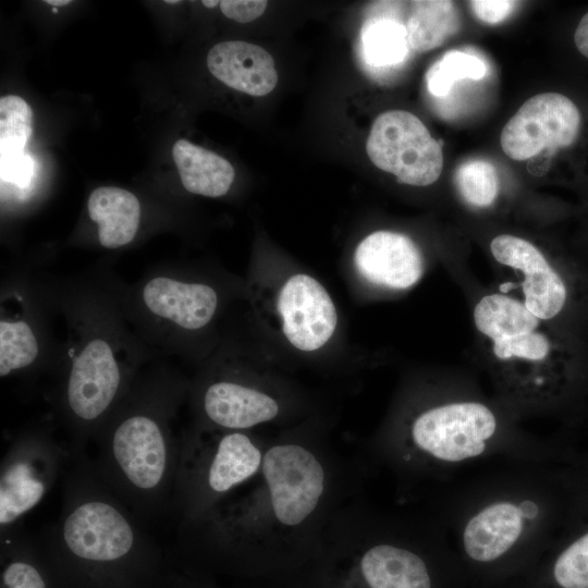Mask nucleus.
<instances>
[{
    "label": "nucleus",
    "instance_id": "6ab92c4d",
    "mask_svg": "<svg viewBox=\"0 0 588 588\" xmlns=\"http://www.w3.org/2000/svg\"><path fill=\"white\" fill-rule=\"evenodd\" d=\"M1 588H50L46 567L49 561L38 539L21 524L0 532Z\"/></svg>",
    "mask_w": 588,
    "mask_h": 588
},
{
    "label": "nucleus",
    "instance_id": "39448f33",
    "mask_svg": "<svg viewBox=\"0 0 588 588\" xmlns=\"http://www.w3.org/2000/svg\"><path fill=\"white\" fill-rule=\"evenodd\" d=\"M442 539L433 522L378 511L359 494L333 513L307 563L362 588H433L428 559Z\"/></svg>",
    "mask_w": 588,
    "mask_h": 588
},
{
    "label": "nucleus",
    "instance_id": "2eb2a0df",
    "mask_svg": "<svg viewBox=\"0 0 588 588\" xmlns=\"http://www.w3.org/2000/svg\"><path fill=\"white\" fill-rule=\"evenodd\" d=\"M354 264L366 282L391 292L414 287L427 269L420 246L408 235L388 230L363 238L355 249Z\"/></svg>",
    "mask_w": 588,
    "mask_h": 588
},
{
    "label": "nucleus",
    "instance_id": "4be33fe9",
    "mask_svg": "<svg viewBox=\"0 0 588 588\" xmlns=\"http://www.w3.org/2000/svg\"><path fill=\"white\" fill-rule=\"evenodd\" d=\"M362 47L369 64L375 66L400 64L411 49L405 24L388 17L367 21L362 29Z\"/></svg>",
    "mask_w": 588,
    "mask_h": 588
},
{
    "label": "nucleus",
    "instance_id": "cd10ccee",
    "mask_svg": "<svg viewBox=\"0 0 588 588\" xmlns=\"http://www.w3.org/2000/svg\"><path fill=\"white\" fill-rule=\"evenodd\" d=\"M262 0H223L220 1L222 13L236 22L247 23L258 19L267 9Z\"/></svg>",
    "mask_w": 588,
    "mask_h": 588
},
{
    "label": "nucleus",
    "instance_id": "5701e85b",
    "mask_svg": "<svg viewBox=\"0 0 588 588\" xmlns=\"http://www.w3.org/2000/svg\"><path fill=\"white\" fill-rule=\"evenodd\" d=\"M454 185L462 201L473 209L492 207L500 192L494 166L481 159L461 163L454 173Z\"/></svg>",
    "mask_w": 588,
    "mask_h": 588
},
{
    "label": "nucleus",
    "instance_id": "dca6fc26",
    "mask_svg": "<svg viewBox=\"0 0 588 588\" xmlns=\"http://www.w3.org/2000/svg\"><path fill=\"white\" fill-rule=\"evenodd\" d=\"M207 66L220 82L250 96L269 94L278 82L271 54L247 41L229 40L215 45L208 52Z\"/></svg>",
    "mask_w": 588,
    "mask_h": 588
},
{
    "label": "nucleus",
    "instance_id": "20e7f679",
    "mask_svg": "<svg viewBox=\"0 0 588 588\" xmlns=\"http://www.w3.org/2000/svg\"><path fill=\"white\" fill-rule=\"evenodd\" d=\"M38 540L70 588H145L161 562L143 520L100 479L86 453L71 457L60 515Z\"/></svg>",
    "mask_w": 588,
    "mask_h": 588
},
{
    "label": "nucleus",
    "instance_id": "f8f14e48",
    "mask_svg": "<svg viewBox=\"0 0 588 588\" xmlns=\"http://www.w3.org/2000/svg\"><path fill=\"white\" fill-rule=\"evenodd\" d=\"M121 373L110 345L101 339L87 343L75 357L65 387V403L81 432L75 453H85L90 429L110 411L118 397Z\"/></svg>",
    "mask_w": 588,
    "mask_h": 588
},
{
    "label": "nucleus",
    "instance_id": "6e6552de",
    "mask_svg": "<svg viewBox=\"0 0 588 588\" xmlns=\"http://www.w3.org/2000/svg\"><path fill=\"white\" fill-rule=\"evenodd\" d=\"M250 431L198 427L180 440L170 511L180 531L206 517L260 471L269 444Z\"/></svg>",
    "mask_w": 588,
    "mask_h": 588
},
{
    "label": "nucleus",
    "instance_id": "b1692460",
    "mask_svg": "<svg viewBox=\"0 0 588 588\" xmlns=\"http://www.w3.org/2000/svg\"><path fill=\"white\" fill-rule=\"evenodd\" d=\"M486 63L477 56L450 50L436 61L426 73L429 93L436 97L448 95L453 85L464 78L481 79L487 74Z\"/></svg>",
    "mask_w": 588,
    "mask_h": 588
},
{
    "label": "nucleus",
    "instance_id": "c756f323",
    "mask_svg": "<svg viewBox=\"0 0 588 588\" xmlns=\"http://www.w3.org/2000/svg\"><path fill=\"white\" fill-rule=\"evenodd\" d=\"M515 1L507 0H476L469 1L474 14L482 22L497 24L505 20L513 9Z\"/></svg>",
    "mask_w": 588,
    "mask_h": 588
},
{
    "label": "nucleus",
    "instance_id": "f03ea898",
    "mask_svg": "<svg viewBox=\"0 0 588 588\" xmlns=\"http://www.w3.org/2000/svg\"><path fill=\"white\" fill-rule=\"evenodd\" d=\"M520 420L467 373L444 371L407 385L357 458L367 470L389 469L405 489L499 454L540 463L543 449Z\"/></svg>",
    "mask_w": 588,
    "mask_h": 588
},
{
    "label": "nucleus",
    "instance_id": "ddd939ff",
    "mask_svg": "<svg viewBox=\"0 0 588 588\" xmlns=\"http://www.w3.org/2000/svg\"><path fill=\"white\" fill-rule=\"evenodd\" d=\"M287 395L277 389L237 379H217L203 388L200 427L250 431L287 415Z\"/></svg>",
    "mask_w": 588,
    "mask_h": 588
},
{
    "label": "nucleus",
    "instance_id": "2f4dec72",
    "mask_svg": "<svg viewBox=\"0 0 588 588\" xmlns=\"http://www.w3.org/2000/svg\"><path fill=\"white\" fill-rule=\"evenodd\" d=\"M45 2L48 4H52L54 8H57L58 5H65L70 3L71 1L70 0H47Z\"/></svg>",
    "mask_w": 588,
    "mask_h": 588
},
{
    "label": "nucleus",
    "instance_id": "0eeeda50",
    "mask_svg": "<svg viewBox=\"0 0 588 588\" xmlns=\"http://www.w3.org/2000/svg\"><path fill=\"white\" fill-rule=\"evenodd\" d=\"M488 250L512 294L537 318L588 340V269L567 252H551L513 233L493 236Z\"/></svg>",
    "mask_w": 588,
    "mask_h": 588
},
{
    "label": "nucleus",
    "instance_id": "412c9836",
    "mask_svg": "<svg viewBox=\"0 0 588 588\" xmlns=\"http://www.w3.org/2000/svg\"><path fill=\"white\" fill-rule=\"evenodd\" d=\"M405 27L411 49L421 53L438 48L458 32L461 17L452 1H415Z\"/></svg>",
    "mask_w": 588,
    "mask_h": 588
},
{
    "label": "nucleus",
    "instance_id": "423d86ee",
    "mask_svg": "<svg viewBox=\"0 0 588 588\" xmlns=\"http://www.w3.org/2000/svg\"><path fill=\"white\" fill-rule=\"evenodd\" d=\"M540 467L470 492L455 510L453 530L471 562L491 565L548 539L552 502Z\"/></svg>",
    "mask_w": 588,
    "mask_h": 588
},
{
    "label": "nucleus",
    "instance_id": "aec40b11",
    "mask_svg": "<svg viewBox=\"0 0 588 588\" xmlns=\"http://www.w3.org/2000/svg\"><path fill=\"white\" fill-rule=\"evenodd\" d=\"M172 157L183 186L193 194L220 197L233 183L235 173L228 160L186 139L173 145Z\"/></svg>",
    "mask_w": 588,
    "mask_h": 588
},
{
    "label": "nucleus",
    "instance_id": "f3484780",
    "mask_svg": "<svg viewBox=\"0 0 588 588\" xmlns=\"http://www.w3.org/2000/svg\"><path fill=\"white\" fill-rule=\"evenodd\" d=\"M143 299L152 314L188 330L205 327L212 319L218 305L217 293L211 286L167 277L148 281Z\"/></svg>",
    "mask_w": 588,
    "mask_h": 588
},
{
    "label": "nucleus",
    "instance_id": "393cba45",
    "mask_svg": "<svg viewBox=\"0 0 588 588\" xmlns=\"http://www.w3.org/2000/svg\"><path fill=\"white\" fill-rule=\"evenodd\" d=\"M33 112L21 97L8 95L0 99V158L24 154L32 135Z\"/></svg>",
    "mask_w": 588,
    "mask_h": 588
},
{
    "label": "nucleus",
    "instance_id": "f257e3e1",
    "mask_svg": "<svg viewBox=\"0 0 588 588\" xmlns=\"http://www.w3.org/2000/svg\"><path fill=\"white\" fill-rule=\"evenodd\" d=\"M367 468L335 450L318 426L285 431L267 446L258 475L195 525V550L242 568L307 563L333 513L362 494Z\"/></svg>",
    "mask_w": 588,
    "mask_h": 588
},
{
    "label": "nucleus",
    "instance_id": "7ed1b4c3",
    "mask_svg": "<svg viewBox=\"0 0 588 588\" xmlns=\"http://www.w3.org/2000/svg\"><path fill=\"white\" fill-rule=\"evenodd\" d=\"M460 281L470 293L477 358L500 401L523 419L562 412L584 396L588 340L537 318L510 293Z\"/></svg>",
    "mask_w": 588,
    "mask_h": 588
},
{
    "label": "nucleus",
    "instance_id": "9d476101",
    "mask_svg": "<svg viewBox=\"0 0 588 588\" xmlns=\"http://www.w3.org/2000/svg\"><path fill=\"white\" fill-rule=\"evenodd\" d=\"M370 161L413 186L434 183L443 168L441 145L413 113L390 110L373 122L366 143Z\"/></svg>",
    "mask_w": 588,
    "mask_h": 588
},
{
    "label": "nucleus",
    "instance_id": "a878e982",
    "mask_svg": "<svg viewBox=\"0 0 588 588\" xmlns=\"http://www.w3.org/2000/svg\"><path fill=\"white\" fill-rule=\"evenodd\" d=\"M38 355V343L24 321L0 322V376L29 366Z\"/></svg>",
    "mask_w": 588,
    "mask_h": 588
},
{
    "label": "nucleus",
    "instance_id": "bb28decb",
    "mask_svg": "<svg viewBox=\"0 0 588 588\" xmlns=\"http://www.w3.org/2000/svg\"><path fill=\"white\" fill-rule=\"evenodd\" d=\"M552 576L560 588H588V529L560 551Z\"/></svg>",
    "mask_w": 588,
    "mask_h": 588
},
{
    "label": "nucleus",
    "instance_id": "f704fd0d",
    "mask_svg": "<svg viewBox=\"0 0 588 588\" xmlns=\"http://www.w3.org/2000/svg\"><path fill=\"white\" fill-rule=\"evenodd\" d=\"M52 12H53V13H58V9L53 7V8H52Z\"/></svg>",
    "mask_w": 588,
    "mask_h": 588
},
{
    "label": "nucleus",
    "instance_id": "c85d7f7f",
    "mask_svg": "<svg viewBox=\"0 0 588 588\" xmlns=\"http://www.w3.org/2000/svg\"><path fill=\"white\" fill-rule=\"evenodd\" d=\"M2 181L12 182L19 186L27 185L34 168L32 158L25 152L19 156L0 158Z\"/></svg>",
    "mask_w": 588,
    "mask_h": 588
},
{
    "label": "nucleus",
    "instance_id": "1a4fd4ad",
    "mask_svg": "<svg viewBox=\"0 0 588 588\" xmlns=\"http://www.w3.org/2000/svg\"><path fill=\"white\" fill-rule=\"evenodd\" d=\"M71 457L70 450L48 436L25 434L12 442L0 467L1 531L21 524L41 502Z\"/></svg>",
    "mask_w": 588,
    "mask_h": 588
},
{
    "label": "nucleus",
    "instance_id": "72a5a7b5",
    "mask_svg": "<svg viewBox=\"0 0 588 588\" xmlns=\"http://www.w3.org/2000/svg\"><path fill=\"white\" fill-rule=\"evenodd\" d=\"M166 3H180V1H177V0H168V1H166Z\"/></svg>",
    "mask_w": 588,
    "mask_h": 588
},
{
    "label": "nucleus",
    "instance_id": "473e14b6",
    "mask_svg": "<svg viewBox=\"0 0 588 588\" xmlns=\"http://www.w3.org/2000/svg\"><path fill=\"white\" fill-rule=\"evenodd\" d=\"M203 4L207 8H213L216 7L217 4H220L219 1H209V0H206V1H203Z\"/></svg>",
    "mask_w": 588,
    "mask_h": 588
},
{
    "label": "nucleus",
    "instance_id": "a211bd4d",
    "mask_svg": "<svg viewBox=\"0 0 588 588\" xmlns=\"http://www.w3.org/2000/svg\"><path fill=\"white\" fill-rule=\"evenodd\" d=\"M87 206L90 219L98 225V238L103 247L118 248L135 237L140 204L131 192L101 186L90 194Z\"/></svg>",
    "mask_w": 588,
    "mask_h": 588
},
{
    "label": "nucleus",
    "instance_id": "9b49d317",
    "mask_svg": "<svg viewBox=\"0 0 588 588\" xmlns=\"http://www.w3.org/2000/svg\"><path fill=\"white\" fill-rule=\"evenodd\" d=\"M585 131V114L575 99L546 91L524 102L503 126L500 143L507 157L522 161L544 149L555 154L575 148Z\"/></svg>",
    "mask_w": 588,
    "mask_h": 588
},
{
    "label": "nucleus",
    "instance_id": "4468645a",
    "mask_svg": "<svg viewBox=\"0 0 588 588\" xmlns=\"http://www.w3.org/2000/svg\"><path fill=\"white\" fill-rule=\"evenodd\" d=\"M277 307L282 332L298 351L323 347L336 329L335 305L326 287L309 274L287 278L280 289Z\"/></svg>",
    "mask_w": 588,
    "mask_h": 588
},
{
    "label": "nucleus",
    "instance_id": "7c9ffc66",
    "mask_svg": "<svg viewBox=\"0 0 588 588\" xmlns=\"http://www.w3.org/2000/svg\"><path fill=\"white\" fill-rule=\"evenodd\" d=\"M573 254L588 269V240Z\"/></svg>",
    "mask_w": 588,
    "mask_h": 588
}]
</instances>
